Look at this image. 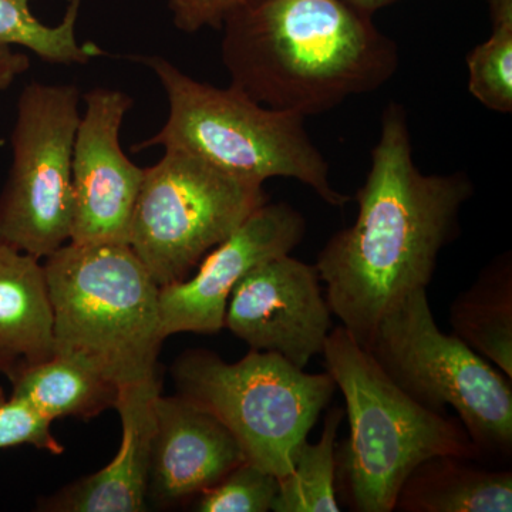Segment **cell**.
Returning <instances> with one entry per match:
<instances>
[{
  "label": "cell",
  "mask_w": 512,
  "mask_h": 512,
  "mask_svg": "<svg viewBox=\"0 0 512 512\" xmlns=\"http://www.w3.org/2000/svg\"><path fill=\"white\" fill-rule=\"evenodd\" d=\"M473 194L463 171L421 173L406 109L390 103L356 194L355 224L336 232L315 264L332 315L360 346L404 296L429 288L440 252L460 234L461 210Z\"/></svg>",
  "instance_id": "1"
},
{
  "label": "cell",
  "mask_w": 512,
  "mask_h": 512,
  "mask_svg": "<svg viewBox=\"0 0 512 512\" xmlns=\"http://www.w3.org/2000/svg\"><path fill=\"white\" fill-rule=\"evenodd\" d=\"M221 29L229 86L305 119L376 92L399 67L394 40L345 0H241Z\"/></svg>",
  "instance_id": "2"
},
{
  "label": "cell",
  "mask_w": 512,
  "mask_h": 512,
  "mask_svg": "<svg viewBox=\"0 0 512 512\" xmlns=\"http://www.w3.org/2000/svg\"><path fill=\"white\" fill-rule=\"evenodd\" d=\"M322 355L349 419L348 437L336 446L340 507L392 512L404 481L427 458L481 457L460 420L404 393L342 325L330 330Z\"/></svg>",
  "instance_id": "3"
},
{
  "label": "cell",
  "mask_w": 512,
  "mask_h": 512,
  "mask_svg": "<svg viewBox=\"0 0 512 512\" xmlns=\"http://www.w3.org/2000/svg\"><path fill=\"white\" fill-rule=\"evenodd\" d=\"M55 355L114 386L156 376L160 286L126 244H64L47 256Z\"/></svg>",
  "instance_id": "4"
},
{
  "label": "cell",
  "mask_w": 512,
  "mask_h": 512,
  "mask_svg": "<svg viewBox=\"0 0 512 512\" xmlns=\"http://www.w3.org/2000/svg\"><path fill=\"white\" fill-rule=\"evenodd\" d=\"M138 60L156 73L170 113L161 130L134 151H187L242 180L292 178L332 207L348 204L349 195L333 188L328 161L309 137L305 117L269 109L232 86L198 82L164 57Z\"/></svg>",
  "instance_id": "5"
},
{
  "label": "cell",
  "mask_w": 512,
  "mask_h": 512,
  "mask_svg": "<svg viewBox=\"0 0 512 512\" xmlns=\"http://www.w3.org/2000/svg\"><path fill=\"white\" fill-rule=\"evenodd\" d=\"M173 377L180 396L231 431L248 463L275 477L291 470L296 447L336 390L328 372L312 375L278 353L252 349L237 363L190 350L178 357Z\"/></svg>",
  "instance_id": "6"
},
{
  "label": "cell",
  "mask_w": 512,
  "mask_h": 512,
  "mask_svg": "<svg viewBox=\"0 0 512 512\" xmlns=\"http://www.w3.org/2000/svg\"><path fill=\"white\" fill-rule=\"evenodd\" d=\"M363 348L421 406L437 413L453 407L481 456H511L512 379L441 332L426 288L394 305Z\"/></svg>",
  "instance_id": "7"
},
{
  "label": "cell",
  "mask_w": 512,
  "mask_h": 512,
  "mask_svg": "<svg viewBox=\"0 0 512 512\" xmlns=\"http://www.w3.org/2000/svg\"><path fill=\"white\" fill-rule=\"evenodd\" d=\"M269 202L264 184L242 180L181 150L144 168L128 245L157 285L184 281L204 256Z\"/></svg>",
  "instance_id": "8"
},
{
  "label": "cell",
  "mask_w": 512,
  "mask_h": 512,
  "mask_svg": "<svg viewBox=\"0 0 512 512\" xmlns=\"http://www.w3.org/2000/svg\"><path fill=\"white\" fill-rule=\"evenodd\" d=\"M79 103L74 84L32 82L20 93L0 192V244L40 259L70 241Z\"/></svg>",
  "instance_id": "9"
},
{
  "label": "cell",
  "mask_w": 512,
  "mask_h": 512,
  "mask_svg": "<svg viewBox=\"0 0 512 512\" xmlns=\"http://www.w3.org/2000/svg\"><path fill=\"white\" fill-rule=\"evenodd\" d=\"M72 161L74 244H126L144 168L124 154L120 131L130 94L97 87L83 96Z\"/></svg>",
  "instance_id": "10"
},
{
  "label": "cell",
  "mask_w": 512,
  "mask_h": 512,
  "mask_svg": "<svg viewBox=\"0 0 512 512\" xmlns=\"http://www.w3.org/2000/svg\"><path fill=\"white\" fill-rule=\"evenodd\" d=\"M224 328L252 350L278 353L305 369L322 355L332 328L318 269L291 254L255 266L229 296Z\"/></svg>",
  "instance_id": "11"
},
{
  "label": "cell",
  "mask_w": 512,
  "mask_h": 512,
  "mask_svg": "<svg viewBox=\"0 0 512 512\" xmlns=\"http://www.w3.org/2000/svg\"><path fill=\"white\" fill-rule=\"evenodd\" d=\"M306 232L303 215L286 202L258 208L200 262L191 279L161 286V332L217 335L224 328L228 299L255 266L291 254Z\"/></svg>",
  "instance_id": "12"
},
{
  "label": "cell",
  "mask_w": 512,
  "mask_h": 512,
  "mask_svg": "<svg viewBox=\"0 0 512 512\" xmlns=\"http://www.w3.org/2000/svg\"><path fill=\"white\" fill-rule=\"evenodd\" d=\"M247 461L217 417L177 394L158 396L148 494L164 503L201 494Z\"/></svg>",
  "instance_id": "13"
},
{
  "label": "cell",
  "mask_w": 512,
  "mask_h": 512,
  "mask_svg": "<svg viewBox=\"0 0 512 512\" xmlns=\"http://www.w3.org/2000/svg\"><path fill=\"white\" fill-rule=\"evenodd\" d=\"M157 377L119 387L114 409L120 414L123 439L113 461L92 476L70 485L47 510L62 512H140L146 510L151 446L156 430Z\"/></svg>",
  "instance_id": "14"
},
{
  "label": "cell",
  "mask_w": 512,
  "mask_h": 512,
  "mask_svg": "<svg viewBox=\"0 0 512 512\" xmlns=\"http://www.w3.org/2000/svg\"><path fill=\"white\" fill-rule=\"evenodd\" d=\"M0 355L26 363L55 356L45 266L5 244H0Z\"/></svg>",
  "instance_id": "15"
},
{
  "label": "cell",
  "mask_w": 512,
  "mask_h": 512,
  "mask_svg": "<svg viewBox=\"0 0 512 512\" xmlns=\"http://www.w3.org/2000/svg\"><path fill=\"white\" fill-rule=\"evenodd\" d=\"M470 458L434 456L406 478L394 511L511 512V471L485 470Z\"/></svg>",
  "instance_id": "16"
},
{
  "label": "cell",
  "mask_w": 512,
  "mask_h": 512,
  "mask_svg": "<svg viewBox=\"0 0 512 512\" xmlns=\"http://www.w3.org/2000/svg\"><path fill=\"white\" fill-rule=\"evenodd\" d=\"M12 383L10 396L23 400L49 420L99 416L114 407L119 387L89 367L62 356L45 362L16 360L5 373Z\"/></svg>",
  "instance_id": "17"
},
{
  "label": "cell",
  "mask_w": 512,
  "mask_h": 512,
  "mask_svg": "<svg viewBox=\"0 0 512 512\" xmlns=\"http://www.w3.org/2000/svg\"><path fill=\"white\" fill-rule=\"evenodd\" d=\"M450 325L458 339L512 379V265L500 256L454 299Z\"/></svg>",
  "instance_id": "18"
},
{
  "label": "cell",
  "mask_w": 512,
  "mask_h": 512,
  "mask_svg": "<svg viewBox=\"0 0 512 512\" xmlns=\"http://www.w3.org/2000/svg\"><path fill=\"white\" fill-rule=\"evenodd\" d=\"M343 417L342 407H332L326 413L320 439L316 443L306 439L296 447L291 470L278 477V493L272 511H342L336 493V446Z\"/></svg>",
  "instance_id": "19"
},
{
  "label": "cell",
  "mask_w": 512,
  "mask_h": 512,
  "mask_svg": "<svg viewBox=\"0 0 512 512\" xmlns=\"http://www.w3.org/2000/svg\"><path fill=\"white\" fill-rule=\"evenodd\" d=\"M80 5L82 0H70L62 22L47 26L33 15L30 0H0V43L25 47L47 63H89L103 55V50L77 40Z\"/></svg>",
  "instance_id": "20"
},
{
  "label": "cell",
  "mask_w": 512,
  "mask_h": 512,
  "mask_svg": "<svg viewBox=\"0 0 512 512\" xmlns=\"http://www.w3.org/2000/svg\"><path fill=\"white\" fill-rule=\"evenodd\" d=\"M493 32L467 57L468 90L487 109L512 111V0H487Z\"/></svg>",
  "instance_id": "21"
},
{
  "label": "cell",
  "mask_w": 512,
  "mask_h": 512,
  "mask_svg": "<svg viewBox=\"0 0 512 512\" xmlns=\"http://www.w3.org/2000/svg\"><path fill=\"white\" fill-rule=\"evenodd\" d=\"M278 477L244 461L227 476L202 491L195 504L200 512H268L272 511Z\"/></svg>",
  "instance_id": "22"
},
{
  "label": "cell",
  "mask_w": 512,
  "mask_h": 512,
  "mask_svg": "<svg viewBox=\"0 0 512 512\" xmlns=\"http://www.w3.org/2000/svg\"><path fill=\"white\" fill-rule=\"evenodd\" d=\"M52 423L23 400L6 397L0 387V450L29 444L59 456L64 448L52 434Z\"/></svg>",
  "instance_id": "23"
},
{
  "label": "cell",
  "mask_w": 512,
  "mask_h": 512,
  "mask_svg": "<svg viewBox=\"0 0 512 512\" xmlns=\"http://www.w3.org/2000/svg\"><path fill=\"white\" fill-rule=\"evenodd\" d=\"M241 0H170L168 8L175 28L195 33L204 28L221 29L222 23Z\"/></svg>",
  "instance_id": "24"
},
{
  "label": "cell",
  "mask_w": 512,
  "mask_h": 512,
  "mask_svg": "<svg viewBox=\"0 0 512 512\" xmlns=\"http://www.w3.org/2000/svg\"><path fill=\"white\" fill-rule=\"evenodd\" d=\"M30 69V59L13 46L0 43V93L8 90L18 77Z\"/></svg>",
  "instance_id": "25"
},
{
  "label": "cell",
  "mask_w": 512,
  "mask_h": 512,
  "mask_svg": "<svg viewBox=\"0 0 512 512\" xmlns=\"http://www.w3.org/2000/svg\"><path fill=\"white\" fill-rule=\"evenodd\" d=\"M345 2L360 12L372 16L377 10L400 2V0H345Z\"/></svg>",
  "instance_id": "26"
},
{
  "label": "cell",
  "mask_w": 512,
  "mask_h": 512,
  "mask_svg": "<svg viewBox=\"0 0 512 512\" xmlns=\"http://www.w3.org/2000/svg\"><path fill=\"white\" fill-rule=\"evenodd\" d=\"M16 360L12 359V357L0 355V373L5 375L6 372L15 365Z\"/></svg>",
  "instance_id": "27"
}]
</instances>
